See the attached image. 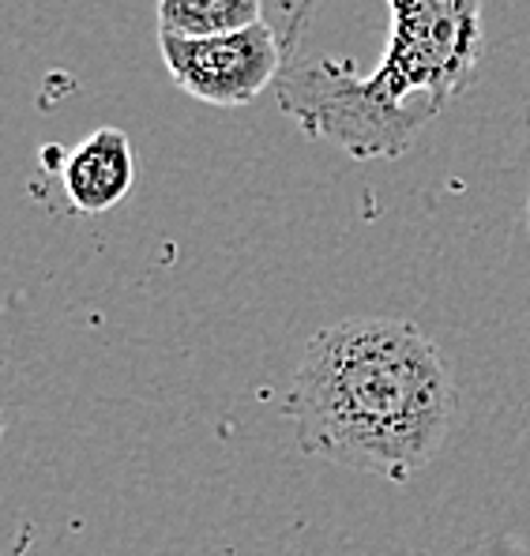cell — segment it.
<instances>
[{
  "label": "cell",
  "mask_w": 530,
  "mask_h": 556,
  "mask_svg": "<svg viewBox=\"0 0 530 556\" xmlns=\"http://www.w3.org/2000/svg\"><path fill=\"white\" fill-rule=\"evenodd\" d=\"M362 23L339 0H279V110L308 139L342 113L328 143L357 162L399 159L470 91L485 56L482 0H388L384 38L357 42Z\"/></svg>",
  "instance_id": "obj_1"
},
{
  "label": "cell",
  "mask_w": 530,
  "mask_h": 556,
  "mask_svg": "<svg viewBox=\"0 0 530 556\" xmlns=\"http://www.w3.org/2000/svg\"><path fill=\"white\" fill-rule=\"evenodd\" d=\"M282 414L308 459L403 485L444 447L455 376L418 324L350 316L308 339Z\"/></svg>",
  "instance_id": "obj_2"
},
{
  "label": "cell",
  "mask_w": 530,
  "mask_h": 556,
  "mask_svg": "<svg viewBox=\"0 0 530 556\" xmlns=\"http://www.w3.org/2000/svg\"><path fill=\"white\" fill-rule=\"evenodd\" d=\"M159 53L177 91L223 110L256 102L267 87H275L282 68L279 35L272 23L215 38L159 35Z\"/></svg>",
  "instance_id": "obj_3"
},
{
  "label": "cell",
  "mask_w": 530,
  "mask_h": 556,
  "mask_svg": "<svg viewBox=\"0 0 530 556\" xmlns=\"http://www.w3.org/2000/svg\"><path fill=\"white\" fill-rule=\"evenodd\" d=\"M61 185L79 215H105L136 185L132 143L121 128H98L61 159Z\"/></svg>",
  "instance_id": "obj_4"
},
{
  "label": "cell",
  "mask_w": 530,
  "mask_h": 556,
  "mask_svg": "<svg viewBox=\"0 0 530 556\" xmlns=\"http://www.w3.org/2000/svg\"><path fill=\"white\" fill-rule=\"evenodd\" d=\"M264 23V0H159V35L215 38Z\"/></svg>",
  "instance_id": "obj_5"
},
{
  "label": "cell",
  "mask_w": 530,
  "mask_h": 556,
  "mask_svg": "<svg viewBox=\"0 0 530 556\" xmlns=\"http://www.w3.org/2000/svg\"><path fill=\"white\" fill-rule=\"evenodd\" d=\"M527 230H530V200H527Z\"/></svg>",
  "instance_id": "obj_6"
}]
</instances>
